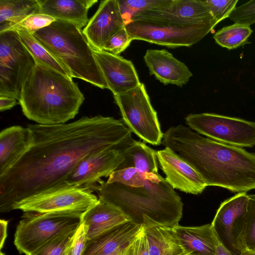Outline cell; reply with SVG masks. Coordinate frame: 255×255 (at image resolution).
Here are the masks:
<instances>
[{
    "label": "cell",
    "mask_w": 255,
    "mask_h": 255,
    "mask_svg": "<svg viewBox=\"0 0 255 255\" xmlns=\"http://www.w3.org/2000/svg\"><path fill=\"white\" fill-rule=\"evenodd\" d=\"M31 146L0 176V212L34 196L57 190L84 157L103 149L122 150L132 144V132L122 120L83 116L68 124H29Z\"/></svg>",
    "instance_id": "obj_1"
},
{
    "label": "cell",
    "mask_w": 255,
    "mask_h": 255,
    "mask_svg": "<svg viewBox=\"0 0 255 255\" xmlns=\"http://www.w3.org/2000/svg\"><path fill=\"white\" fill-rule=\"evenodd\" d=\"M161 144L191 165L207 186L237 193L255 189V153L204 137L183 125L163 133Z\"/></svg>",
    "instance_id": "obj_2"
},
{
    "label": "cell",
    "mask_w": 255,
    "mask_h": 255,
    "mask_svg": "<svg viewBox=\"0 0 255 255\" xmlns=\"http://www.w3.org/2000/svg\"><path fill=\"white\" fill-rule=\"evenodd\" d=\"M99 198L119 208L129 220L145 228L178 225L183 204L180 197L159 173H149L145 184L134 187L102 180Z\"/></svg>",
    "instance_id": "obj_3"
},
{
    "label": "cell",
    "mask_w": 255,
    "mask_h": 255,
    "mask_svg": "<svg viewBox=\"0 0 255 255\" xmlns=\"http://www.w3.org/2000/svg\"><path fill=\"white\" fill-rule=\"evenodd\" d=\"M85 99L73 79L36 62L25 81L18 103L23 115L37 124H66Z\"/></svg>",
    "instance_id": "obj_4"
},
{
    "label": "cell",
    "mask_w": 255,
    "mask_h": 255,
    "mask_svg": "<svg viewBox=\"0 0 255 255\" xmlns=\"http://www.w3.org/2000/svg\"><path fill=\"white\" fill-rule=\"evenodd\" d=\"M34 37L62 63L72 78L101 89L108 86L82 30L69 22L56 20L33 33Z\"/></svg>",
    "instance_id": "obj_5"
},
{
    "label": "cell",
    "mask_w": 255,
    "mask_h": 255,
    "mask_svg": "<svg viewBox=\"0 0 255 255\" xmlns=\"http://www.w3.org/2000/svg\"><path fill=\"white\" fill-rule=\"evenodd\" d=\"M218 23H189L169 19L139 18L125 25L133 40L170 48L190 47L198 42Z\"/></svg>",
    "instance_id": "obj_6"
},
{
    "label": "cell",
    "mask_w": 255,
    "mask_h": 255,
    "mask_svg": "<svg viewBox=\"0 0 255 255\" xmlns=\"http://www.w3.org/2000/svg\"><path fill=\"white\" fill-rule=\"evenodd\" d=\"M82 216L25 212L16 227L14 245L19 253L30 255L56 237L77 229Z\"/></svg>",
    "instance_id": "obj_7"
},
{
    "label": "cell",
    "mask_w": 255,
    "mask_h": 255,
    "mask_svg": "<svg viewBox=\"0 0 255 255\" xmlns=\"http://www.w3.org/2000/svg\"><path fill=\"white\" fill-rule=\"evenodd\" d=\"M122 121L130 131L144 142L157 146L163 137L155 110L144 85L123 94L114 96Z\"/></svg>",
    "instance_id": "obj_8"
},
{
    "label": "cell",
    "mask_w": 255,
    "mask_h": 255,
    "mask_svg": "<svg viewBox=\"0 0 255 255\" xmlns=\"http://www.w3.org/2000/svg\"><path fill=\"white\" fill-rule=\"evenodd\" d=\"M35 64L16 31L0 33V96L18 101L22 86Z\"/></svg>",
    "instance_id": "obj_9"
},
{
    "label": "cell",
    "mask_w": 255,
    "mask_h": 255,
    "mask_svg": "<svg viewBox=\"0 0 255 255\" xmlns=\"http://www.w3.org/2000/svg\"><path fill=\"white\" fill-rule=\"evenodd\" d=\"M186 124L214 140L239 147L255 146V122L214 113L190 114Z\"/></svg>",
    "instance_id": "obj_10"
},
{
    "label": "cell",
    "mask_w": 255,
    "mask_h": 255,
    "mask_svg": "<svg viewBox=\"0 0 255 255\" xmlns=\"http://www.w3.org/2000/svg\"><path fill=\"white\" fill-rule=\"evenodd\" d=\"M249 196L238 193L223 201L211 223L220 243L233 255L247 250L245 242Z\"/></svg>",
    "instance_id": "obj_11"
},
{
    "label": "cell",
    "mask_w": 255,
    "mask_h": 255,
    "mask_svg": "<svg viewBox=\"0 0 255 255\" xmlns=\"http://www.w3.org/2000/svg\"><path fill=\"white\" fill-rule=\"evenodd\" d=\"M93 190L66 188L37 195L17 204L13 210L39 214L66 213L82 215L98 201Z\"/></svg>",
    "instance_id": "obj_12"
},
{
    "label": "cell",
    "mask_w": 255,
    "mask_h": 255,
    "mask_svg": "<svg viewBox=\"0 0 255 255\" xmlns=\"http://www.w3.org/2000/svg\"><path fill=\"white\" fill-rule=\"evenodd\" d=\"M122 151L110 147L87 155L77 164L57 190L66 188L96 190L101 178L109 177L124 161Z\"/></svg>",
    "instance_id": "obj_13"
},
{
    "label": "cell",
    "mask_w": 255,
    "mask_h": 255,
    "mask_svg": "<svg viewBox=\"0 0 255 255\" xmlns=\"http://www.w3.org/2000/svg\"><path fill=\"white\" fill-rule=\"evenodd\" d=\"M159 167L166 182L174 189L186 193H202L207 185L196 170L169 148L157 151Z\"/></svg>",
    "instance_id": "obj_14"
},
{
    "label": "cell",
    "mask_w": 255,
    "mask_h": 255,
    "mask_svg": "<svg viewBox=\"0 0 255 255\" xmlns=\"http://www.w3.org/2000/svg\"><path fill=\"white\" fill-rule=\"evenodd\" d=\"M93 54L108 89L114 96L126 93L141 83L131 61L105 50L93 49Z\"/></svg>",
    "instance_id": "obj_15"
},
{
    "label": "cell",
    "mask_w": 255,
    "mask_h": 255,
    "mask_svg": "<svg viewBox=\"0 0 255 255\" xmlns=\"http://www.w3.org/2000/svg\"><path fill=\"white\" fill-rule=\"evenodd\" d=\"M125 26L117 0H104L82 31L91 47L101 51L109 39Z\"/></svg>",
    "instance_id": "obj_16"
},
{
    "label": "cell",
    "mask_w": 255,
    "mask_h": 255,
    "mask_svg": "<svg viewBox=\"0 0 255 255\" xmlns=\"http://www.w3.org/2000/svg\"><path fill=\"white\" fill-rule=\"evenodd\" d=\"M139 18L169 19L189 23L217 22L202 0H169L160 7L146 10Z\"/></svg>",
    "instance_id": "obj_17"
},
{
    "label": "cell",
    "mask_w": 255,
    "mask_h": 255,
    "mask_svg": "<svg viewBox=\"0 0 255 255\" xmlns=\"http://www.w3.org/2000/svg\"><path fill=\"white\" fill-rule=\"evenodd\" d=\"M144 60L150 74L164 85L181 87L187 84L193 75L183 62L166 49H148Z\"/></svg>",
    "instance_id": "obj_18"
},
{
    "label": "cell",
    "mask_w": 255,
    "mask_h": 255,
    "mask_svg": "<svg viewBox=\"0 0 255 255\" xmlns=\"http://www.w3.org/2000/svg\"><path fill=\"white\" fill-rule=\"evenodd\" d=\"M130 221L121 224L88 240L82 255H105L129 246L143 230Z\"/></svg>",
    "instance_id": "obj_19"
},
{
    "label": "cell",
    "mask_w": 255,
    "mask_h": 255,
    "mask_svg": "<svg viewBox=\"0 0 255 255\" xmlns=\"http://www.w3.org/2000/svg\"><path fill=\"white\" fill-rule=\"evenodd\" d=\"M33 142L26 127L13 126L0 133V176L7 172L27 151Z\"/></svg>",
    "instance_id": "obj_20"
},
{
    "label": "cell",
    "mask_w": 255,
    "mask_h": 255,
    "mask_svg": "<svg viewBox=\"0 0 255 255\" xmlns=\"http://www.w3.org/2000/svg\"><path fill=\"white\" fill-rule=\"evenodd\" d=\"M172 229L186 255H215L220 243L211 224L196 227L178 225Z\"/></svg>",
    "instance_id": "obj_21"
},
{
    "label": "cell",
    "mask_w": 255,
    "mask_h": 255,
    "mask_svg": "<svg viewBox=\"0 0 255 255\" xmlns=\"http://www.w3.org/2000/svg\"><path fill=\"white\" fill-rule=\"evenodd\" d=\"M130 221L118 207L101 199L84 212L81 224L85 228L88 240Z\"/></svg>",
    "instance_id": "obj_22"
},
{
    "label": "cell",
    "mask_w": 255,
    "mask_h": 255,
    "mask_svg": "<svg viewBox=\"0 0 255 255\" xmlns=\"http://www.w3.org/2000/svg\"><path fill=\"white\" fill-rule=\"evenodd\" d=\"M39 12L56 20L70 22L81 29L89 19V9L97 0H37Z\"/></svg>",
    "instance_id": "obj_23"
},
{
    "label": "cell",
    "mask_w": 255,
    "mask_h": 255,
    "mask_svg": "<svg viewBox=\"0 0 255 255\" xmlns=\"http://www.w3.org/2000/svg\"><path fill=\"white\" fill-rule=\"evenodd\" d=\"M150 255H186L172 228L151 225L143 228Z\"/></svg>",
    "instance_id": "obj_24"
},
{
    "label": "cell",
    "mask_w": 255,
    "mask_h": 255,
    "mask_svg": "<svg viewBox=\"0 0 255 255\" xmlns=\"http://www.w3.org/2000/svg\"><path fill=\"white\" fill-rule=\"evenodd\" d=\"M124 160L118 170L133 167L144 173H158L157 151L136 141L122 151Z\"/></svg>",
    "instance_id": "obj_25"
},
{
    "label": "cell",
    "mask_w": 255,
    "mask_h": 255,
    "mask_svg": "<svg viewBox=\"0 0 255 255\" xmlns=\"http://www.w3.org/2000/svg\"><path fill=\"white\" fill-rule=\"evenodd\" d=\"M36 13H39L37 0H0V33Z\"/></svg>",
    "instance_id": "obj_26"
},
{
    "label": "cell",
    "mask_w": 255,
    "mask_h": 255,
    "mask_svg": "<svg viewBox=\"0 0 255 255\" xmlns=\"http://www.w3.org/2000/svg\"><path fill=\"white\" fill-rule=\"evenodd\" d=\"M16 31L21 42L36 62L73 79L62 63L43 46L32 34L24 30Z\"/></svg>",
    "instance_id": "obj_27"
},
{
    "label": "cell",
    "mask_w": 255,
    "mask_h": 255,
    "mask_svg": "<svg viewBox=\"0 0 255 255\" xmlns=\"http://www.w3.org/2000/svg\"><path fill=\"white\" fill-rule=\"evenodd\" d=\"M252 32L250 25L235 23L218 30L213 38L221 46L234 49L249 43L248 38Z\"/></svg>",
    "instance_id": "obj_28"
},
{
    "label": "cell",
    "mask_w": 255,
    "mask_h": 255,
    "mask_svg": "<svg viewBox=\"0 0 255 255\" xmlns=\"http://www.w3.org/2000/svg\"><path fill=\"white\" fill-rule=\"evenodd\" d=\"M169 0H117L125 25L141 12L162 6Z\"/></svg>",
    "instance_id": "obj_29"
},
{
    "label": "cell",
    "mask_w": 255,
    "mask_h": 255,
    "mask_svg": "<svg viewBox=\"0 0 255 255\" xmlns=\"http://www.w3.org/2000/svg\"><path fill=\"white\" fill-rule=\"evenodd\" d=\"M77 230L56 237L30 255H67Z\"/></svg>",
    "instance_id": "obj_30"
},
{
    "label": "cell",
    "mask_w": 255,
    "mask_h": 255,
    "mask_svg": "<svg viewBox=\"0 0 255 255\" xmlns=\"http://www.w3.org/2000/svg\"><path fill=\"white\" fill-rule=\"evenodd\" d=\"M148 174L140 172L133 167H128L114 171L106 182H117L134 187H142L146 182Z\"/></svg>",
    "instance_id": "obj_31"
},
{
    "label": "cell",
    "mask_w": 255,
    "mask_h": 255,
    "mask_svg": "<svg viewBox=\"0 0 255 255\" xmlns=\"http://www.w3.org/2000/svg\"><path fill=\"white\" fill-rule=\"evenodd\" d=\"M55 20V18L49 15L36 13L26 16L19 22L10 26L6 31L24 30L33 34L49 25Z\"/></svg>",
    "instance_id": "obj_32"
},
{
    "label": "cell",
    "mask_w": 255,
    "mask_h": 255,
    "mask_svg": "<svg viewBox=\"0 0 255 255\" xmlns=\"http://www.w3.org/2000/svg\"><path fill=\"white\" fill-rule=\"evenodd\" d=\"M246 216L245 242L248 251L255 252V194L248 195Z\"/></svg>",
    "instance_id": "obj_33"
},
{
    "label": "cell",
    "mask_w": 255,
    "mask_h": 255,
    "mask_svg": "<svg viewBox=\"0 0 255 255\" xmlns=\"http://www.w3.org/2000/svg\"><path fill=\"white\" fill-rule=\"evenodd\" d=\"M218 23L229 17L238 0H202Z\"/></svg>",
    "instance_id": "obj_34"
},
{
    "label": "cell",
    "mask_w": 255,
    "mask_h": 255,
    "mask_svg": "<svg viewBox=\"0 0 255 255\" xmlns=\"http://www.w3.org/2000/svg\"><path fill=\"white\" fill-rule=\"evenodd\" d=\"M132 40L131 36L125 26L109 39L104 47L103 50L119 55L129 46Z\"/></svg>",
    "instance_id": "obj_35"
},
{
    "label": "cell",
    "mask_w": 255,
    "mask_h": 255,
    "mask_svg": "<svg viewBox=\"0 0 255 255\" xmlns=\"http://www.w3.org/2000/svg\"><path fill=\"white\" fill-rule=\"evenodd\" d=\"M235 23L251 25L255 23V0L236 7L229 16Z\"/></svg>",
    "instance_id": "obj_36"
},
{
    "label": "cell",
    "mask_w": 255,
    "mask_h": 255,
    "mask_svg": "<svg viewBox=\"0 0 255 255\" xmlns=\"http://www.w3.org/2000/svg\"><path fill=\"white\" fill-rule=\"evenodd\" d=\"M125 255H150L143 229L128 248Z\"/></svg>",
    "instance_id": "obj_37"
},
{
    "label": "cell",
    "mask_w": 255,
    "mask_h": 255,
    "mask_svg": "<svg viewBox=\"0 0 255 255\" xmlns=\"http://www.w3.org/2000/svg\"><path fill=\"white\" fill-rule=\"evenodd\" d=\"M88 238L84 225L80 224L75 233L70 250V255H82Z\"/></svg>",
    "instance_id": "obj_38"
},
{
    "label": "cell",
    "mask_w": 255,
    "mask_h": 255,
    "mask_svg": "<svg viewBox=\"0 0 255 255\" xmlns=\"http://www.w3.org/2000/svg\"><path fill=\"white\" fill-rule=\"evenodd\" d=\"M16 99L5 97L0 96V112L9 110L16 105Z\"/></svg>",
    "instance_id": "obj_39"
},
{
    "label": "cell",
    "mask_w": 255,
    "mask_h": 255,
    "mask_svg": "<svg viewBox=\"0 0 255 255\" xmlns=\"http://www.w3.org/2000/svg\"><path fill=\"white\" fill-rule=\"evenodd\" d=\"M8 221L1 219L0 220V248L3 247L7 237Z\"/></svg>",
    "instance_id": "obj_40"
},
{
    "label": "cell",
    "mask_w": 255,
    "mask_h": 255,
    "mask_svg": "<svg viewBox=\"0 0 255 255\" xmlns=\"http://www.w3.org/2000/svg\"><path fill=\"white\" fill-rule=\"evenodd\" d=\"M131 244V243H130ZM129 246L123 248L117 251L110 254L105 255H125L127 250Z\"/></svg>",
    "instance_id": "obj_41"
},
{
    "label": "cell",
    "mask_w": 255,
    "mask_h": 255,
    "mask_svg": "<svg viewBox=\"0 0 255 255\" xmlns=\"http://www.w3.org/2000/svg\"><path fill=\"white\" fill-rule=\"evenodd\" d=\"M241 255H255V252L246 250L243 252Z\"/></svg>",
    "instance_id": "obj_42"
},
{
    "label": "cell",
    "mask_w": 255,
    "mask_h": 255,
    "mask_svg": "<svg viewBox=\"0 0 255 255\" xmlns=\"http://www.w3.org/2000/svg\"><path fill=\"white\" fill-rule=\"evenodd\" d=\"M0 255H5L4 253H3L2 252H0Z\"/></svg>",
    "instance_id": "obj_43"
},
{
    "label": "cell",
    "mask_w": 255,
    "mask_h": 255,
    "mask_svg": "<svg viewBox=\"0 0 255 255\" xmlns=\"http://www.w3.org/2000/svg\"><path fill=\"white\" fill-rule=\"evenodd\" d=\"M70 255V250H69V251L68 254V255Z\"/></svg>",
    "instance_id": "obj_44"
}]
</instances>
